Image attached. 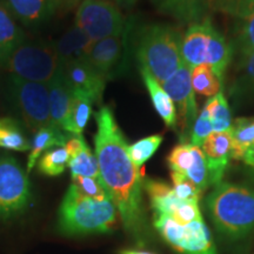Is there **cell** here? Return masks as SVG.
Returning <instances> with one entry per match:
<instances>
[{
  "instance_id": "22",
  "label": "cell",
  "mask_w": 254,
  "mask_h": 254,
  "mask_svg": "<svg viewBox=\"0 0 254 254\" xmlns=\"http://www.w3.org/2000/svg\"><path fill=\"white\" fill-rule=\"evenodd\" d=\"M67 136L68 133L64 132L63 129L53 125L43 127L37 133H34L27 160V173H30L33 170L41 154L45 153L51 148L64 147L66 140H67Z\"/></svg>"
},
{
  "instance_id": "38",
  "label": "cell",
  "mask_w": 254,
  "mask_h": 254,
  "mask_svg": "<svg viewBox=\"0 0 254 254\" xmlns=\"http://www.w3.org/2000/svg\"><path fill=\"white\" fill-rule=\"evenodd\" d=\"M178 224L183 225H189L190 222L196 221V220H202L201 212L199 209V204L195 202H189L184 201L182 205L179 206V208L177 209V212L172 217Z\"/></svg>"
},
{
  "instance_id": "31",
  "label": "cell",
  "mask_w": 254,
  "mask_h": 254,
  "mask_svg": "<svg viewBox=\"0 0 254 254\" xmlns=\"http://www.w3.org/2000/svg\"><path fill=\"white\" fill-rule=\"evenodd\" d=\"M68 167L71 170L72 179L78 177L100 178L98 159L95 154L92 153L88 145L85 146L79 153L69 158Z\"/></svg>"
},
{
  "instance_id": "3",
  "label": "cell",
  "mask_w": 254,
  "mask_h": 254,
  "mask_svg": "<svg viewBox=\"0 0 254 254\" xmlns=\"http://www.w3.org/2000/svg\"><path fill=\"white\" fill-rule=\"evenodd\" d=\"M182 38L177 28L165 24L145 25L136 34L135 56L140 68L160 85L184 65Z\"/></svg>"
},
{
  "instance_id": "15",
  "label": "cell",
  "mask_w": 254,
  "mask_h": 254,
  "mask_svg": "<svg viewBox=\"0 0 254 254\" xmlns=\"http://www.w3.org/2000/svg\"><path fill=\"white\" fill-rule=\"evenodd\" d=\"M213 27L211 19L204 18L199 23L192 24L182 38V58L184 65L190 69L206 64V55L209 34Z\"/></svg>"
},
{
  "instance_id": "8",
  "label": "cell",
  "mask_w": 254,
  "mask_h": 254,
  "mask_svg": "<svg viewBox=\"0 0 254 254\" xmlns=\"http://www.w3.org/2000/svg\"><path fill=\"white\" fill-rule=\"evenodd\" d=\"M75 25L92 43L125 32V18L113 0H81L75 12Z\"/></svg>"
},
{
  "instance_id": "40",
  "label": "cell",
  "mask_w": 254,
  "mask_h": 254,
  "mask_svg": "<svg viewBox=\"0 0 254 254\" xmlns=\"http://www.w3.org/2000/svg\"><path fill=\"white\" fill-rule=\"evenodd\" d=\"M53 6H55L56 13H64V12H68L79 5L81 0H52Z\"/></svg>"
},
{
  "instance_id": "23",
  "label": "cell",
  "mask_w": 254,
  "mask_h": 254,
  "mask_svg": "<svg viewBox=\"0 0 254 254\" xmlns=\"http://www.w3.org/2000/svg\"><path fill=\"white\" fill-rule=\"evenodd\" d=\"M232 56H233V47L213 26L209 34L206 64L211 66V68L222 81H224L225 72L232 62Z\"/></svg>"
},
{
  "instance_id": "34",
  "label": "cell",
  "mask_w": 254,
  "mask_h": 254,
  "mask_svg": "<svg viewBox=\"0 0 254 254\" xmlns=\"http://www.w3.org/2000/svg\"><path fill=\"white\" fill-rule=\"evenodd\" d=\"M196 148L198 146L185 144V142L173 147V150L170 152L167 157V163L171 168V172L186 174L187 171L190 170V167L194 164Z\"/></svg>"
},
{
  "instance_id": "43",
  "label": "cell",
  "mask_w": 254,
  "mask_h": 254,
  "mask_svg": "<svg viewBox=\"0 0 254 254\" xmlns=\"http://www.w3.org/2000/svg\"><path fill=\"white\" fill-rule=\"evenodd\" d=\"M119 254H154V253L146 252V251H142V250H123L120 251Z\"/></svg>"
},
{
  "instance_id": "10",
  "label": "cell",
  "mask_w": 254,
  "mask_h": 254,
  "mask_svg": "<svg viewBox=\"0 0 254 254\" xmlns=\"http://www.w3.org/2000/svg\"><path fill=\"white\" fill-rule=\"evenodd\" d=\"M161 86L172 99L176 106L182 136H190L192 127L198 117V104L195 100V92L190 82V69L183 65L165 80Z\"/></svg>"
},
{
  "instance_id": "17",
  "label": "cell",
  "mask_w": 254,
  "mask_h": 254,
  "mask_svg": "<svg viewBox=\"0 0 254 254\" xmlns=\"http://www.w3.org/2000/svg\"><path fill=\"white\" fill-rule=\"evenodd\" d=\"M161 13L170 15L184 24H194L206 18L205 15L217 0H151Z\"/></svg>"
},
{
  "instance_id": "42",
  "label": "cell",
  "mask_w": 254,
  "mask_h": 254,
  "mask_svg": "<svg viewBox=\"0 0 254 254\" xmlns=\"http://www.w3.org/2000/svg\"><path fill=\"white\" fill-rule=\"evenodd\" d=\"M243 161L251 168V170H252V172L254 173V151L245 155V158L243 159Z\"/></svg>"
},
{
  "instance_id": "4",
  "label": "cell",
  "mask_w": 254,
  "mask_h": 254,
  "mask_svg": "<svg viewBox=\"0 0 254 254\" xmlns=\"http://www.w3.org/2000/svg\"><path fill=\"white\" fill-rule=\"evenodd\" d=\"M118 209L112 200H94L79 194L71 185L59 208L58 228L64 236H85L112 230Z\"/></svg>"
},
{
  "instance_id": "1",
  "label": "cell",
  "mask_w": 254,
  "mask_h": 254,
  "mask_svg": "<svg viewBox=\"0 0 254 254\" xmlns=\"http://www.w3.org/2000/svg\"><path fill=\"white\" fill-rule=\"evenodd\" d=\"M95 157L100 178L110 199L118 209L124 228L140 247L151 238L142 201L140 168L135 167L128 154V144L110 106H101L95 113Z\"/></svg>"
},
{
  "instance_id": "32",
  "label": "cell",
  "mask_w": 254,
  "mask_h": 254,
  "mask_svg": "<svg viewBox=\"0 0 254 254\" xmlns=\"http://www.w3.org/2000/svg\"><path fill=\"white\" fill-rule=\"evenodd\" d=\"M69 155L65 147H55L41 154L38 160V170L49 177H58L68 167Z\"/></svg>"
},
{
  "instance_id": "24",
  "label": "cell",
  "mask_w": 254,
  "mask_h": 254,
  "mask_svg": "<svg viewBox=\"0 0 254 254\" xmlns=\"http://www.w3.org/2000/svg\"><path fill=\"white\" fill-rule=\"evenodd\" d=\"M24 39L21 27L0 1V68H2L9 53L20 45Z\"/></svg>"
},
{
  "instance_id": "7",
  "label": "cell",
  "mask_w": 254,
  "mask_h": 254,
  "mask_svg": "<svg viewBox=\"0 0 254 254\" xmlns=\"http://www.w3.org/2000/svg\"><path fill=\"white\" fill-rule=\"evenodd\" d=\"M153 224L163 239L180 254H218L204 220L183 226L168 215L154 214Z\"/></svg>"
},
{
  "instance_id": "16",
  "label": "cell",
  "mask_w": 254,
  "mask_h": 254,
  "mask_svg": "<svg viewBox=\"0 0 254 254\" xmlns=\"http://www.w3.org/2000/svg\"><path fill=\"white\" fill-rule=\"evenodd\" d=\"M1 4L15 20L28 27L40 26L56 14L52 0H1Z\"/></svg>"
},
{
  "instance_id": "13",
  "label": "cell",
  "mask_w": 254,
  "mask_h": 254,
  "mask_svg": "<svg viewBox=\"0 0 254 254\" xmlns=\"http://www.w3.org/2000/svg\"><path fill=\"white\" fill-rule=\"evenodd\" d=\"M220 11L237 20V43L240 53L254 51V0H217Z\"/></svg>"
},
{
  "instance_id": "18",
  "label": "cell",
  "mask_w": 254,
  "mask_h": 254,
  "mask_svg": "<svg viewBox=\"0 0 254 254\" xmlns=\"http://www.w3.org/2000/svg\"><path fill=\"white\" fill-rule=\"evenodd\" d=\"M91 45L92 41L90 38L77 25H73L63 34L55 46L62 67L71 63L86 59Z\"/></svg>"
},
{
  "instance_id": "9",
  "label": "cell",
  "mask_w": 254,
  "mask_h": 254,
  "mask_svg": "<svg viewBox=\"0 0 254 254\" xmlns=\"http://www.w3.org/2000/svg\"><path fill=\"white\" fill-rule=\"evenodd\" d=\"M31 200L27 172L13 157L0 154V220L18 217Z\"/></svg>"
},
{
  "instance_id": "39",
  "label": "cell",
  "mask_w": 254,
  "mask_h": 254,
  "mask_svg": "<svg viewBox=\"0 0 254 254\" xmlns=\"http://www.w3.org/2000/svg\"><path fill=\"white\" fill-rule=\"evenodd\" d=\"M85 146H87V144L81 134H68L67 140H66L64 147L67 151L69 158H72L73 155L79 153Z\"/></svg>"
},
{
  "instance_id": "11",
  "label": "cell",
  "mask_w": 254,
  "mask_h": 254,
  "mask_svg": "<svg viewBox=\"0 0 254 254\" xmlns=\"http://www.w3.org/2000/svg\"><path fill=\"white\" fill-rule=\"evenodd\" d=\"M62 74L74 93H81L99 101L103 97L106 79L97 72L86 60H79L62 67Z\"/></svg>"
},
{
  "instance_id": "19",
  "label": "cell",
  "mask_w": 254,
  "mask_h": 254,
  "mask_svg": "<svg viewBox=\"0 0 254 254\" xmlns=\"http://www.w3.org/2000/svg\"><path fill=\"white\" fill-rule=\"evenodd\" d=\"M62 71V69H60ZM73 92L64 79L62 72L49 82L50 114L52 125L63 129L71 109Z\"/></svg>"
},
{
  "instance_id": "6",
  "label": "cell",
  "mask_w": 254,
  "mask_h": 254,
  "mask_svg": "<svg viewBox=\"0 0 254 254\" xmlns=\"http://www.w3.org/2000/svg\"><path fill=\"white\" fill-rule=\"evenodd\" d=\"M8 92L12 104L23 119L24 125L32 133L52 125L50 114L49 84L26 81L11 77Z\"/></svg>"
},
{
  "instance_id": "14",
  "label": "cell",
  "mask_w": 254,
  "mask_h": 254,
  "mask_svg": "<svg viewBox=\"0 0 254 254\" xmlns=\"http://www.w3.org/2000/svg\"><path fill=\"white\" fill-rule=\"evenodd\" d=\"M211 176L212 186L222 182L225 171L232 159L231 129L226 132H212L201 145Z\"/></svg>"
},
{
  "instance_id": "26",
  "label": "cell",
  "mask_w": 254,
  "mask_h": 254,
  "mask_svg": "<svg viewBox=\"0 0 254 254\" xmlns=\"http://www.w3.org/2000/svg\"><path fill=\"white\" fill-rule=\"evenodd\" d=\"M230 93L238 98L254 97V51L240 53Z\"/></svg>"
},
{
  "instance_id": "29",
  "label": "cell",
  "mask_w": 254,
  "mask_h": 254,
  "mask_svg": "<svg viewBox=\"0 0 254 254\" xmlns=\"http://www.w3.org/2000/svg\"><path fill=\"white\" fill-rule=\"evenodd\" d=\"M190 82L193 91L204 97H214L222 88V81L207 64L195 66L190 69Z\"/></svg>"
},
{
  "instance_id": "37",
  "label": "cell",
  "mask_w": 254,
  "mask_h": 254,
  "mask_svg": "<svg viewBox=\"0 0 254 254\" xmlns=\"http://www.w3.org/2000/svg\"><path fill=\"white\" fill-rule=\"evenodd\" d=\"M212 132H213V127H212L211 119H209L208 111L206 106H204V109L200 111L199 116L196 117L194 125L192 127V131L190 134V144L201 147L202 142Z\"/></svg>"
},
{
  "instance_id": "30",
  "label": "cell",
  "mask_w": 254,
  "mask_h": 254,
  "mask_svg": "<svg viewBox=\"0 0 254 254\" xmlns=\"http://www.w3.org/2000/svg\"><path fill=\"white\" fill-rule=\"evenodd\" d=\"M205 106L208 111L213 132L230 131L233 119H232L230 105L224 95V92L220 91L214 97L209 98L205 103Z\"/></svg>"
},
{
  "instance_id": "36",
  "label": "cell",
  "mask_w": 254,
  "mask_h": 254,
  "mask_svg": "<svg viewBox=\"0 0 254 254\" xmlns=\"http://www.w3.org/2000/svg\"><path fill=\"white\" fill-rule=\"evenodd\" d=\"M171 176H172L173 190L178 198L183 201L199 204L202 192L193 184V182H190L185 174L179 172H171Z\"/></svg>"
},
{
  "instance_id": "27",
  "label": "cell",
  "mask_w": 254,
  "mask_h": 254,
  "mask_svg": "<svg viewBox=\"0 0 254 254\" xmlns=\"http://www.w3.org/2000/svg\"><path fill=\"white\" fill-rule=\"evenodd\" d=\"M92 103L93 101L87 95L73 92L71 109L64 126V132L68 134H81L84 132L91 118Z\"/></svg>"
},
{
  "instance_id": "35",
  "label": "cell",
  "mask_w": 254,
  "mask_h": 254,
  "mask_svg": "<svg viewBox=\"0 0 254 254\" xmlns=\"http://www.w3.org/2000/svg\"><path fill=\"white\" fill-rule=\"evenodd\" d=\"M72 185L75 187L79 194L94 200L110 199L109 193L105 189L101 178L78 177L72 179Z\"/></svg>"
},
{
  "instance_id": "20",
  "label": "cell",
  "mask_w": 254,
  "mask_h": 254,
  "mask_svg": "<svg viewBox=\"0 0 254 254\" xmlns=\"http://www.w3.org/2000/svg\"><path fill=\"white\" fill-rule=\"evenodd\" d=\"M140 74L158 116L163 119L167 127L176 129L178 127V116L176 106H174L171 97L146 69L140 68Z\"/></svg>"
},
{
  "instance_id": "25",
  "label": "cell",
  "mask_w": 254,
  "mask_h": 254,
  "mask_svg": "<svg viewBox=\"0 0 254 254\" xmlns=\"http://www.w3.org/2000/svg\"><path fill=\"white\" fill-rule=\"evenodd\" d=\"M232 159L241 160L254 151V117L233 120L231 127Z\"/></svg>"
},
{
  "instance_id": "28",
  "label": "cell",
  "mask_w": 254,
  "mask_h": 254,
  "mask_svg": "<svg viewBox=\"0 0 254 254\" xmlns=\"http://www.w3.org/2000/svg\"><path fill=\"white\" fill-rule=\"evenodd\" d=\"M32 141L25 135L20 124L12 118H0V147L6 150L26 152Z\"/></svg>"
},
{
  "instance_id": "41",
  "label": "cell",
  "mask_w": 254,
  "mask_h": 254,
  "mask_svg": "<svg viewBox=\"0 0 254 254\" xmlns=\"http://www.w3.org/2000/svg\"><path fill=\"white\" fill-rule=\"evenodd\" d=\"M119 7L123 8H131L134 6V4L136 2V0H113Z\"/></svg>"
},
{
  "instance_id": "33",
  "label": "cell",
  "mask_w": 254,
  "mask_h": 254,
  "mask_svg": "<svg viewBox=\"0 0 254 254\" xmlns=\"http://www.w3.org/2000/svg\"><path fill=\"white\" fill-rule=\"evenodd\" d=\"M164 136L161 134H153L145 136L134 144L128 145V154L135 167L140 168L148 159L153 157V154L160 147Z\"/></svg>"
},
{
  "instance_id": "2",
  "label": "cell",
  "mask_w": 254,
  "mask_h": 254,
  "mask_svg": "<svg viewBox=\"0 0 254 254\" xmlns=\"http://www.w3.org/2000/svg\"><path fill=\"white\" fill-rule=\"evenodd\" d=\"M205 206L215 228L222 236L241 239L254 231V190L221 182L213 187Z\"/></svg>"
},
{
  "instance_id": "12",
  "label": "cell",
  "mask_w": 254,
  "mask_h": 254,
  "mask_svg": "<svg viewBox=\"0 0 254 254\" xmlns=\"http://www.w3.org/2000/svg\"><path fill=\"white\" fill-rule=\"evenodd\" d=\"M125 32L118 36L94 41L88 50L86 62L106 79L112 78L125 52Z\"/></svg>"
},
{
  "instance_id": "21",
  "label": "cell",
  "mask_w": 254,
  "mask_h": 254,
  "mask_svg": "<svg viewBox=\"0 0 254 254\" xmlns=\"http://www.w3.org/2000/svg\"><path fill=\"white\" fill-rule=\"evenodd\" d=\"M144 190L150 198L151 207L154 214H165L172 218L179 206L184 202L176 195L173 187H170L166 183L160 180H144Z\"/></svg>"
},
{
  "instance_id": "5",
  "label": "cell",
  "mask_w": 254,
  "mask_h": 254,
  "mask_svg": "<svg viewBox=\"0 0 254 254\" xmlns=\"http://www.w3.org/2000/svg\"><path fill=\"white\" fill-rule=\"evenodd\" d=\"M2 68L11 77L49 84L62 69L55 46L23 43L9 53Z\"/></svg>"
}]
</instances>
